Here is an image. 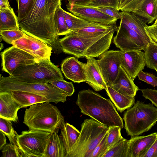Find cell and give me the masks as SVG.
Here are the masks:
<instances>
[{
  "mask_svg": "<svg viewBox=\"0 0 157 157\" xmlns=\"http://www.w3.org/2000/svg\"><path fill=\"white\" fill-rule=\"evenodd\" d=\"M127 1V0H118V6L119 10H121Z\"/></svg>",
  "mask_w": 157,
  "mask_h": 157,
  "instance_id": "f907efd6",
  "label": "cell"
},
{
  "mask_svg": "<svg viewBox=\"0 0 157 157\" xmlns=\"http://www.w3.org/2000/svg\"><path fill=\"white\" fill-rule=\"evenodd\" d=\"M80 134V131L68 123H65L63 128L60 130L59 136L63 142L66 151V155L75 144Z\"/></svg>",
  "mask_w": 157,
  "mask_h": 157,
  "instance_id": "d4e9b609",
  "label": "cell"
},
{
  "mask_svg": "<svg viewBox=\"0 0 157 157\" xmlns=\"http://www.w3.org/2000/svg\"><path fill=\"white\" fill-rule=\"evenodd\" d=\"M140 90L142 94V96L149 100L157 107V90L147 88Z\"/></svg>",
  "mask_w": 157,
  "mask_h": 157,
  "instance_id": "7bdbcfd3",
  "label": "cell"
},
{
  "mask_svg": "<svg viewBox=\"0 0 157 157\" xmlns=\"http://www.w3.org/2000/svg\"><path fill=\"white\" fill-rule=\"evenodd\" d=\"M21 108L11 92L0 93V117L17 122L18 120V111Z\"/></svg>",
  "mask_w": 157,
  "mask_h": 157,
  "instance_id": "44dd1931",
  "label": "cell"
},
{
  "mask_svg": "<svg viewBox=\"0 0 157 157\" xmlns=\"http://www.w3.org/2000/svg\"><path fill=\"white\" fill-rule=\"evenodd\" d=\"M2 153V157H24L18 147L10 143L4 146Z\"/></svg>",
  "mask_w": 157,
  "mask_h": 157,
  "instance_id": "74e56055",
  "label": "cell"
},
{
  "mask_svg": "<svg viewBox=\"0 0 157 157\" xmlns=\"http://www.w3.org/2000/svg\"><path fill=\"white\" fill-rule=\"evenodd\" d=\"M2 70L11 75L20 67L38 62L32 55L12 46L1 53Z\"/></svg>",
  "mask_w": 157,
  "mask_h": 157,
  "instance_id": "30bf717a",
  "label": "cell"
},
{
  "mask_svg": "<svg viewBox=\"0 0 157 157\" xmlns=\"http://www.w3.org/2000/svg\"><path fill=\"white\" fill-rule=\"evenodd\" d=\"M0 31L20 29L18 18L11 7L0 10Z\"/></svg>",
  "mask_w": 157,
  "mask_h": 157,
  "instance_id": "484cf974",
  "label": "cell"
},
{
  "mask_svg": "<svg viewBox=\"0 0 157 157\" xmlns=\"http://www.w3.org/2000/svg\"><path fill=\"white\" fill-rule=\"evenodd\" d=\"M26 34L20 29L0 31L1 38L7 43L12 44V42L18 40Z\"/></svg>",
  "mask_w": 157,
  "mask_h": 157,
  "instance_id": "e575fe53",
  "label": "cell"
},
{
  "mask_svg": "<svg viewBox=\"0 0 157 157\" xmlns=\"http://www.w3.org/2000/svg\"><path fill=\"white\" fill-rule=\"evenodd\" d=\"M107 134L108 132L94 149L90 157H102L107 151L106 146Z\"/></svg>",
  "mask_w": 157,
  "mask_h": 157,
  "instance_id": "f35d334b",
  "label": "cell"
},
{
  "mask_svg": "<svg viewBox=\"0 0 157 157\" xmlns=\"http://www.w3.org/2000/svg\"><path fill=\"white\" fill-rule=\"evenodd\" d=\"M9 76L19 81L29 83H49L63 79L61 71L48 59L20 67Z\"/></svg>",
  "mask_w": 157,
  "mask_h": 157,
  "instance_id": "8992f818",
  "label": "cell"
},
{
  "mask_svg": "<svg viewBox=\"0 0 157 157\" xmlns=\"http://www.w3.org/2000/svg\"><path fill=\"white\" fill-rule=\"evenodd\" d=\"M157 137L156 132L147 136L132 137L128 142L127 157H144Z\"/></svg>",
  "mask_w": 157,
  "mask_h": 157,
  "instance_id": "2e32d148",
  "label": "cell"
},
{
  "mask_svg": "<svg viewBox=\"0 0 157 157\" xmlns=\"http://www.w3.org/2000/svg\"><path fill=\"white\" fill-rule=\"evenodd\" d=\"M92 7H109L119 10L118 0H95L88 6Z\"/></svg>",
  "mask_w": 157,
  "mask_h": 157,
  "instance_id": "60d3db41",
  "label": "cell"
},
{
  "mask_svg": "<svg viewBox=\"0 0 157 157\" xmlns=\"http://www.w3.org/2000/svg\"><path fill=\"white\" fill-rule=\"evenodd\" d=\"M69 5H74L82 6H88L95 0H67Z\"/></svg>",
  "mask_w": 157,
  "mask_h": 157,
  "instance_id": "f6af8a7d",
  "label": "cell"
},
{
  "mask_svg": "<svg viewBox=\"0 0 157 157\" xmlns=\"http://www.w3.org/2000/svg\"><path fill=\"white\" fill-rule=\"evenodd\" d=\"M121 128L118 126L109 127L106 142L108 150L117 143L124 138L121 136Z\"/></svg>",
  "mask_w": 157,
  "mask_h": 157,
  "instance_id": "836d02e7",
  "label": "cell"
},
{
  "mask_svg": "<svg viewBox=\"0 0 157 157\" xmlns=\"http://www.w3.org/2000/svg\"><path fill=\"white\" fill-rule=\"evenodd\" d=\"M109 128L93 119H85L78 139L65 157H90Z\"/></svg>",
  "mask_w": 157,
  "mask_h": 157,
  "instance_id": "277c9868",
  "label": "cell"
},
{
  "mask_svg": "<svg viewBox=\"0 0 157 157\" xmlns=\"http://www.w3.org/2000/svg\"><path fill=\"white\" fill-rule=\"evenodd\" d=\"M128 140L124 138L109 148L102 157H127Z\"/></svg>",
  "mask_w": 157,
  "mask_h": 157,
  "instance_id": "1f68e13d",
  "label": "cell"
},
{
  "mask_svg": "<svg viewBox=\"0 0 157 157\" xmlns=\"http://www.w3.org/2000/svg\"><path fill=\"white\" fill-rule=\"evenodd\" d=\"M124 128L131 137L138 136L150 130L157 121V107L152 104L137 101L124 114Z\"/></svg>",
  "mask_w": 157,
  "mask_h": 157,
  "instance_id": "5b68a950",
  "label": "cell"
},
{
  "mask_svg": "<svg viewBox=\"0 0 157 157\" xmlns=\"http://www.w3.org/2000/svg\"><path fill=\"white\" fill-rule=\"evenodd\" d=\"M65 92L68 96H71L75 92V90L72 83L63 79L53 80L49 82Z\"/></svg>",
  "mask_w": 157,
  "mask_h": 157,
  "instance_id": "8d00e7d4",
  "label": "cell"
},
{
  "mask_svg": "<svg viewBox=\"0 0 157 157\" xmlns=\"http://www.w3.org/2000/svg\"><path fill=\"white\" fill-rule=\"evenodd\" d=\"M144 157H157V137Z\"/></svg>",
  "mask_w": 157,
  "mask_h": 157,
  "instance_id": "bcb514c9",
  "label": "cell"
},
{
  "mask_svg": "<svg viewBox=\"0 0 157 157\" xmlns=\"http://www.w3.org/2000/svg\"><path fill=\"white\" fill-rule=\"evenodd\" d=\"M117 31V34L113 39V43L121 51H141L151 42L121 21Z\"/></svg>",
  "mask_w": 157,
  "mask_h": 157,
  "instance_id": "9c48e42d",
  "label": "cell"
},
{
  "mask_svg": "<svg viewBox=\"0 0 157 157\" xmlns=\"http://www.w3.org/2000/svg\"><path fill=\"white\" fill-rule=\"evenodd\" d=\"M116 24L105 25L98 24L95 25L89 26L81 29L76 30L73 33L81 36H95L107 31L113 28Z\"/></svg>",
  "mask_w": 157,
  "mask_h": 157,
  "instance_id": "f1b7e54d",
  "label": "cell"
},
{
  "mask_svg": "<svg viewBox=\"0 0 157 157\" xmlns=\"http://www.w3.org/2000/svg\"><path fill=\"white\" fill-rule=\"evenodd\" d=\"M12 45L31 55L38 62L45 59L50 60L53 50L52 47L39 39L28 35L13 41Z\"/></svg>",
  "mask_w": 157,
  "mask_h": 157,
  "instance_id": "7c38bea8",
  "label": "cell"
},
{
  "mask_svg": "<svg viewBox=\"0 0 157 157\" xmlns=\"http://www.w3.org/2000/svg\"><path fill=\"white\" fill-rule=\"evenodd\" d=\"M63 10L59 6L56 9L54 16V21L56 33L58 36L66 35L72 33L67 25Z\"/></svg>",
  "mask_w": 157,
  "mask_h": 157,
  "instance_id": "f546056e",
  "label": "cell"
},
{
  "mask_svg": "<svg viewBox=\"0 0 157 157\" xmlns=\"http://www.w3.org/2000/svg\"><path fill=\"white\" fill-rule=\"evenodd\" d=\"M61 67V71L66 78L75 83L85 82L84 63L79 61L77 57L72 56L65 59Z\"/></svg>",
  "mask_w": 157,
  "mask_h": 157,
  "instance_id": "ac0fdd59",
  "label": "cell"
},
{
  "mask_svg": "<svg viewBox=\"0 0 157 157\" xmlns=\"http://www.w3.org/2000/svg\"><path fill=\"white\" fill-rule=\"evenodd\" d=\"M12 95L21 108L35 104L49 102L46 97L36 94L20 91H12Z\"/></svg>",
  "mask_w": 157,
  "mask_h": 157,
  "instance_id": "603a6c76",
  "label": "cell"
},
{
  "mask_svg": "<svg viewBox=\"0 0 157 157\" xmlns=\"http://www.w3.org/2000/svg\"><path fill=\"white\" fill-rule=\"evenodd\" d=\"M121 65L134 81L146 65L144 52L138 50L121 51Z\"/></svg>",
  "mask_w": 157,
  "mask_h": 157,
  "instance_id": "5bb4252c",
  "label": "cell"
},
{
  "mask_svg": "<svg viewBox=\"0 0 157 157\" xmlns=\"http://www.w3.org/2000/svg\"><path fill=\"white\" fill-rule=\"evenodd\" d=\"M153 25H157V19L155 20V22Z\"/></svg>",
  "mask_w": 157,
  "mask_h": 157,
  "instance_id": "816d5d0a",
  "label": "cell"
},
{
  "mask_svg": "<svg viewBox=\"0 0 157 157\" xmlns=\"http://www.w3.org/2000/svg\"><path fill=\"white\" fill-rule=\"evenodd\" d=\"M156 72H157V71H156Z\"/></svg>",
  "mask_w": 157,
  "mask_h": 157,
  "instance_id": "f5cc1de1",
  "label": "cell"
},
{
  "mask_svg": "<svg viewBox=\"0 0 157 157\" xmlns=\"http://www.w3.org/2000/svg\"><path fill=\"white\" fill-rule=\"evenodd\" d=\"M10 7L8 0H0V10Z\"/></svg>",
  "mask_w": 157,
  "mask_h": 157,
  "instance_id": "c3c4849f",
  "label": "cell"
},
{
  "mask_svg": "<svg viewBox=\"0 0 157 157\" xmlns=\"http://www.w3.org/2000/svg\"><path fill=\"white\" fill-rule=\"evenodd\" d=\"M121 65L117 77L110 86L124 95L135 97L137 92L139 89Z\"/></svg>",
  "mask_w": 157,
  "mask_h": 157,
  "instance_id": "ffe728a7",
  "label": "cell"
},
{
  "mask_svg": "<svg viewBox=\"0 0 157 157\" xmlns=\"http://www.w3.org/2000/svg\"><path fill=\"white\" fill-rule=\"evenodd\" d=\"M23 123L29 130H40L51 133H58L65 124L60 111L49 102L35 104L26 109Z\"/></svg>",
  "mask_w": 157,
  "mask_h": 157,
  "instance_id": "3957f363",
  "label": "cell"
},
{
  "mask_svg": "<svg viewBox=\"0 0 157 157\" xmlns=\"http://www.w3.org/2000/svg\"><path fill=\"white\" fill-rule=\"evenodd\" d=\"M66 22L68 29L72 32L99 23L90 22L63 10Z\"/></svg>",
  "mask_w": 157,
  "mask_h": 157,
  "instance_id": "83f0119b",
  "label": "cell"
},
{
  "mask_svg": "<svg viewBox=\"0 0 157 157\" xmlns=\"http://www.w3.org/2000/svg\"><path fill=\"white\" fill-rule=\"evenodd\" d=\"M139 80L144 81L154 87L157 86V77L153 74L140 71L137 75Z\"/></svg>",
  "mask_w": 157,
  "mask_h": 157,
  "instance_id": "ab89813d",
  "label": "cell"
},
{
  "mask_svg": "<svg viewBox=\"0 0 157 157\" xmlns=\"http://www.w3.org/2000/svg\"><path fill=\"white\" fill-rule=\"evenodd\" d=\"M60 44L63 52L74 56L78 58L85 57L88 47L80 37L72 33L60 39Z\"/></svg>",
  "mask_w": 157,
  "mask_h": 157,
  "instance_id": "e0dca14e",
  "label": "cell"
},
{
  "mask_svg": "<svg viewBox=\"0 0 157 157\" xmlns=\"http://www.w3.org/2000/svg\"><path fill=\"white\" fill-rule=\"evenodd\" d=\"M97 60L103 78L108 86H110L117 77L121 63V51H107Z\"/></svg>",
  "mask_w": 157,
  "mask_h": 157,
  "instance_id": "8fae6325",
  "label": "cell"
},
{
  "mask_svg": "<svg viewBox=\"0 0 157 157\" xmlns=\"http://www.w3.org/2000/svg\"><path fill=\"white\" fill-rule=\"evenodd\" d=\"M67 7L75 15L90 22L112 25L117 20L90 6L67 4Z\"/></svg>",
  "mask_w": 157,
  "mask_h": 157,
  "instance_id": "4fadbf2b",
  "label": "cell"
},
{
  "mask_svg": "<svg viewBox=\"0 0 157 157\" xmlns=\"http://www.w3.org/2000/svg\"><path fill=\"white\" fill-rule=\"evenodd\" d=\"M145 31L149 37L154 42H157V25H147L145 27Z\"/></svg>",
  "mask_w": 157,
  "mask_h": 157,
  "instance_id": "ee69618b",
  "label": "cell"
},
{
  "mask_svg": "<svg viewBox=\"0 0 157 157\" xmlns=\"http://www.w3.org/2000/svg\"><path fill=\"white\" fill-rule=\"evenodd\" d=\"M0 118V131L4 132L7 136L10 143L18 147L17 141V134L13 129L11 121Z\"/></svg>",
  "mask_w": 157,
  "mask_h": 157,
  "instance_id": "d6a6232c",
  "label": "cell"
},
{
  "mask_svg": "<svg viewBox=\"0 0 157 157\" xmlns=\"http://www.w3.org/2000/svg\"><path fill=\"white\" fill-rule=\"evenodd\" d=\"M86 63H84L86 76L85 82L94 90L98 91L105 90L107 86L100 72L97 60L88 56L85 57Z\"/></svg>",
  "mask_w": 157,
  "mask_h": 157,
  "instance_id": "9a60e30c",
  "label": "cell"
},
{
  "mask_svg": "<svg viewBox=\"0 0 157 157\" xmlns=\"http://www.w3.org/2000/svg\"><path fill=\"white\" fill-rule=\"evenodd\" d=\"M36 0H17L18 21L24 18L32 9Z\"/></svg>",
  "mask_w": 157,
  "mask_h": 157,
  "instance_id": "d590c367",
  "label": "cell"
},
{
  "mask_svg": "<svg viewBox=\"0 0 157 157\" xmlns=\"http://www.w3.org/2000/svg\"><path fill=\"white\" fill-rule=\"evenodd\" d=\"M20 91L31 92L46 97L49 102H64L67 95L49 83H29L19 81L9 76L0 78V93Z\"/></svg>",
  "mask_w": 157,
  "mask_h": 157,
  "instance_id": "52a82bcc",
  "label": "cell"
},
{
  "mask_svg": "<svg viewBox=\"0 0 157 157\" xmlns=\"http://www.w3.org/2000/svg\"><path fill=\"white\" fill-rule=\"evenodd\" d=\"M5 134L0 131V150H1L4 146L6 144Z\"/></svg>",
  "mask_w": 157,
  "mask_h": 157,
  "instance_id": "7dc6e473",
  "label": "cell"
},
{
  "mask_svg": "<svg viewBox=\"0 0 157 157\" xmlns=\"http://www.w3.org/2000/svg\"><path fill=\"white\" fill-rule=\"evenodd\" d=\"M121 15L120 21L122 22L147 41H152L145 29L147 25L146 19L132 12L121 11Z\"/></svg>",
  "mask_w": 157,
  "mask_h": 157,
  "instance_id": "7402d4cb",
  "label": "cell"
},
{
  "mask_svg": "<svg viewBox=\"0 0 157 157\" xmlns=\"http://www.w3.org/2000/svg\"><path fill=\"white\" fill-rule=\"evenodd\" d=\"M60 5L61 0H36L29 13L18 21L20 30L46 43L57 54L63 51L56 33L54 16Z\"/></svg>",
  "mask_w": 157,
  "mask_h": 157,
  "instance_id": "6da1fadb",
  "label": "cell"
},
{
  "mask_svg": "<svg viewBox=\"0 0 157 157\" xmlns=\"http://www.w3.org/2000/svg\"><path fill=\"white\" fill-rule=\"evenodd\" d=\"M51 134L42 131L29 130L17 134L18 147L24 157H45Z\"/></svg>",
  "mask_w": 157,
  "mask_h": 157,
  "instance_id": "ba28073f",
  "label": "cell"
},
{
  "mask_svg": "<svg viewBox=\"0 0 157 157\" xmlns=\"http://www.w3.org/2000/svg\"><path fill=\"white\" fill-rule=\"evenodd\" d=\"M135 0H127L120 10H121V11H125L128 8Z\"/></svg>",
  "mask_w": 157,
  "mask_h": 157,
  "instance_id": "681fc988",
  "label": "cell"
},
{
  "mask_svg": "<svg viewBox=\"0 0 157 157\" xmlns=\"http://www.w3.org/2000/svg\"><path fill=\"white\" fill-rule=\"evenodd\" d=\"M125 11L132 12L151 23L157 19V0H135Z\"/></svg>",
  "mask_w": 157,
  "mask_h": 157,
  "instance_id": "d6986e66",
  "label": "cell"
},
{
  "mask_svg": "<svg viewBox=\"0 0 157 157\" xmlns=\"http://www.w3.org/2000/svg\"><path fill=\"white\" fill-rule=\"evenodd\" d=\"M76 104L80 112L109 127L124 128L123 120L109 99L90 90H83L78 94Z\"/></svg>",
  "mask_w": 157,
  "mask_h": 157,
  "instance_id": "7a4b0ae2",
  "label": "cell"
},
{
  "mask_svg": "<svg viewBox=\"0 0 157 157\" xmlns=\"http://www.w3.org/2000/svg\"><path fill=\"white\" fill-rule=\"evenodd\" d=\"M105 90L117 110L121 113L131 108L135 103V97L122 94L110 86L107 85Z\"/></svg>",
  "mask_w": 157,
  "mask_h": 157,
  "instance_id": "cb8c5ba5",
  "label": "cell"
},
{
  "mask_svg": "<svg viewBox=\"0 0 157 157\" xmlns=\"http://www.w3.org/2000/svg\"><path fill=\"white\" fill-rule=\"evenodd\" d=\"M90 7L95 8L100 11L117 20L121 18V12L114 8L105 6Z\"/></svg>",
  "mask_w": 157,
  "mask_h": 157,
  "instance_id": "b9f144b4",
  "label": "cell"
},
{
  "mask_svg": "<svg viewBox=\"0 0 157 157\" xmlns=\"http://www.w3.org/2000/svg\"><path fill=\"white\" fill-rule=\"evenodd\" d=\"M62 141L57 133H52L49 139L45 157H65Z\"/></svg>",
  "mask_w": 157,
  "mask_h": 157,
  "instance_id": "4316f807",
  "label": "cell"
},
{
  "mask_svg": "<svg viewBox=\"0 0 157 157\" xmlns=\"http://www.w3.org/2000/svg\"><path fill=\"white\" fill-rule=\"evenodd\" d=\"M146 66L157 71V43L152 41L143 49Z\"/></svg>",
  "mask_w": 157,
  "mask_h": 157,
  "instance_id": "4dcf8cb0",
  "label": "cell"
}]
</instances>
